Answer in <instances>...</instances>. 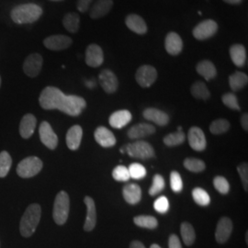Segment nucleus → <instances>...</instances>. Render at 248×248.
<instances>
[{"label":"nucleus","instance_id":"obj_1","mask_svg":"<svg viewBox=\"0 0 248 248\" xmlns=\"http://www.w3.org/2000/svg\"><path fill=\"white\" fill-rule=\"evenodd\" d=\"M40 105L45 109H59L70 116H78L87 106L86 100L75 95H64L55 87L45 88L39 98Z\"/></svg>","mask_w":248,"mask_h":248},{"label":"nucleus","instance_id":"obj_2","mask_svg":"<svg viewBox=\"0 0 248 248\" xmlns=\"http://www.w3.org/2000/svg\"><path fill=\"white\" fill-rule=\"evenodd\" d=\"M43 15V9L36 4L29 3L15 7L10 16L17 24H29L37 21Z\"/></svg>","mask_w":248,"mask_h":248},{"label":"nucleus","instance_id":"obj_3","mask_svg":"<svg viewBox=\"0 0 248 248\" xmlns=\"http://www.w3.org/2000/svg\"><path fill=\"white\" fill-rule=\"evenodd\" d=\"M41 215L42 209L39 204H31L27 208L19 224V232L22 236L30 237L34 233L41 220Z\"/></svg>","mask_w":248,"mask_h":248},{"label":"nucleus","instance_id":"obj_4","mask_svg":"<svg viewBox=\"0 0 248 248\" xmlns=\"http://www.w3.org/2000/svg\"><path fill=\"white\" fill-rule=\"evenodd\" d=\"M69 196L65 191H60L56 196L53 204V217L56 224L62 225L66 222L69 215Z\"/></svg>","mask_w":248,"mask_h":248},{"label":"nucleus","instance_id":"obj_5","mask_svg":"<svg viewBox=\"0 0 248 248\" xmlns=\"http://www.w3.org/2000/svg\"><path fill=\"white\" fill-rule=\"evenodd\" d=\"M124 151L133 158H138V159H149L155 157V154L153 146L148 142L143 141H137L127 144L123 149H121L122 153Z\"/></svg>","mask_w":248,"mask_h":248},{"label":"nucleus","instance_id":"obj_6","mask_svg":"<svg viewBox=\"0 0 248 248\" xmlns=\"http://www.w3.org/2000/svg\"><path fill=\"white\" fill-rule=\"evenodd\" d=\"M43 166V162L40 158L36 156H30L18 164L17 173L19 177L23 178L34 177L41 172Z\"/></svg>","mask_w":248,"mask_h":248},{"label":"nucleus","instance_id":"obj_7","mask_svg":"<svg viewBox=\"0 0 248 248\" xmlns=\"http://www.w3.org/2000/svg\"><path fill=\"white\" fill-rule=\"evenodd\" d=\"M135 78L142 88H150L157 78V71L154 66L144 64L138 68Z\"/></svg>","mask_w":248,"mask_h":248},{"label":"nucleus","instance_id":"obj_8","mask_svg":"<svg viewBox=\"0 0 248 248\" xmlns=\"http://www.w3.org/2000/svg\"><path fill=\"white\" fill-rule=\"evenodd\" d=\"M218 31V25L213 19H205L193 29V36L197 40H207L212 38Z\"/></svg>","mask_w":248,"mask_h":248},{"label":"nucleus","instance_id":"obj_9","mask_svg":"<svg viewBox=\"0 0 248 248\" xmlns=\"http://www.w3.org/2000/svg\"><path fill=\"white\" fill-rule=\"evenodd\" d=\"M43 62L44 59L41 54L32 53L29 55L23 63L24 73L30 78H35L42 70Z\"/></svg>","mask_w":248,"mask_h":248},{"label":"nucleus","instance_id":"obj_10","mask_svg":"<svg viewBox=\"0 0 248 248\" xmlns=\"http://www.w3.org/2000/svg\"><path fill=\"white\" fill-rule=\"evenodd\" d=\"M41 141L49 149L53 150L58 144V137L53 132L52 126L47 122H43L39 128Z\"/></svg>","mask_w":248,"mask_h":248},{"label":"nucleus","instance_id":"obj_11","mask_svg":"<svg viewBox=\"0 0 248 248\" xmlns=\"http://www.w3.org/2000/svg\"><path fill=\"white\" fill-rule=\"evenodd\" d=\"M73 44L71 38L65 35H52L44 41L45 47L51 51H62Z\"/></svg>","mask_w":248,"mask_h":248},{"label":"nucleus","instance_id":"obj_12","mask_svg":"<svg viewBox=\"0 0 248 248\" xmlns=\"http://www.w3.org/2000/svg\"><path fill=\"white\" fill-rule=\"evenodd\" d=\"M98 81L103 90L108 94H112L117 91L119 81L115 74L108 69H104L99 74Z\"/></svg>","mask_w":248,"mask_h":248},{"label":"nucleus","instance_id":"obj_13","mask_svg":"<svg viewBox=\"0 0 248 248\" xmlns=\"http://www.w3.org/2000/svg\"><path fill=\"white\" fill-rule=\"evenodd\" d=\"M187 139H188V143L190 147L193 150L199 151V152L205 150L207 142H206V137L203 131L201 128L199 127L190 128L187 134Z\"/></svg>","mask_w":248,"mask_h":248},{"label":"nucleus","instance_id":"obj_14","mask_svg":"<svg viewBox=\"0 0 248 248\" xmlns=\"http://www.w3.org/2000/svg\"><path fill=\"white\" fill-rule=\"evenodd\" d=\"M104 62V53L100 46L90 45L86 50V62L90 67H98Z\"/></svg>","mask_w":248,"mask_h":248},{"label":"nucleus","instance_id":"obj_15","mask_svg":"<svg viewBox=\"0 0 248 248\" xmlns=\"http://www.w3.org/2000/svg\"><path fill=\"white\" fill-rule=\"evenodd\" d=\"M232 231V222L229 218L222 217L217 224L215 232V239L219 244L226 243L231 236Z\"/></svg>","mask_w":248,"mask_h":248},{"label":"nucleus","instance_id":"obj_16","mask_svg":"<svg viewBox=\"0 0 248 248\" xmlns=\"http://www.w3.org/2000/svg\"><path fill=\"white\" fill-rule=\"evenodd\" d=\"M94 136H95L96 142L102 147L108 148L115 145V136L108 129H107L106 127L100 126L97 128L94 133Z\"/></svg>","mask_w":248,"mask_h":248},{"label":"nucleus","instance_id":"obj_17","mask_svg":"<svg viewBox=\"0 0 248 248\" xmlns=\"http://www.w3.org/2000/svg\"><path fill=\"white\" fill-rule=\"evenodd\" d=\"M85 204L87 206V217L86 222L84 224V230L86 232H91L95 228L97 223V211H96V205L92 198L86 197Z\"/></svg>","mask_w":248,"mask_h":248},{"label":"nucleus","instance_id":"obj_18","mask_svg":"<svg viewBox=\"0 0 248 248\" xmlns=\"http://www.w3.org/2000/svg\"><path fill=\"white\" fill-rule=\"evenodd\" d=\"M142 116L145 120L153 122L159 126H166L169 123V116L155 108H148L144 109Z\"/></svg>","mask_w":248,"mask_h":248},{"label":"nucleus","instance_id":"obj_19","mask_svg":"<svg viewBox=\"0 0 248 248\" xmlns=\"http://www.w3.org/2000/svg\"><path fill=\"white\" fill-rule=\"evenodd\" d=\"M125 24L132 31L137 34H145L147 32V25L142 17L137 14H130L125 18Z\"/></svg>","mask_w":248,"mask_h":248},{"label":"nucleus","instance_id":"obj_20","mask_svg":"<svg viewBox=\"0 0 248 248\" xmlns=\"http://www.w3.org/2000/svg\"><path fill=\"white\" fill-rule=\"evenodd\" d=\"M132 113L127 109L117 110L110 115L108 119V123L111 127L115 129H122L132 121Z\"/></svg>","mask_w":248,"mask_h":248},{"label":"nucleus","instance_id":"obj_21","mask_svg":"<svg viewBox=\"0 0 248 248\" xmlns=\"http://www.w3.org/2000/svg\"><path fill=\"white\" fill-rule=\"evenodd\" d=\"M165 46L167 52L171 55H177L182 52L183 41L176 32H169L166 37Z\"/></svg>","mask_w":248,"mask_h":248},{"label":"nucleus","instance_id":"obj_22","mask_svg":"<svg viewBox=\"0 0 248 248\" xmlns=\"http://www.w3.org/2000/svg\"><path fill=\"white\" fill-rule=\"evenodd\" d=\"M155 128L148 124H138L133 126L128 131V137L130 139H141L155 133Z\"/></svg>","mask_w":248,"mask_h":248},{"label":"nucleus","instance_id":"obj_23","mask_svg":"<svg viewBox=\"0 0 248 248\" xmlns=\"http://www.w3.org/2000/svg\"><path fill=\"white\" fill-rule=\"evenodd\" d=\"M83 136V130L79 125H74L66 133V144L70 150H78L79 148Z\"/></svg>","mask_w":248,"mask_h":248},{"label":"nucleus","instance_id":"obj_24","mask_svg":"<svg viewBox=\"0 0 248 248\" xmlns=\"http://www.w3.org/2000/svg\"><path fill=\"white\" fill-rule=\"evenodd\" d=\"M124 200L127 203L135 205L142 200V189L136 184H128L123 190Z\"/></svg>","mask_w":248,"mask_h":248},{"label":"nucleus","instance_id":"obj_25","mask_svg":"<svg viewBox=\"0 0 248 248\" xmlns=\"http://www.w3.org/2000/svg\"><path fill=\"white\" fill-rule=\"evenodd\" d=\"M113 7L112 0H98L90 9V17L99 18L106 16Z\"/></svg>","mask_w":248,"mask_h":248},{"label":"nucleus","instance_id":"obj_26","mask_svg":"<svg viewBox=\"0 0 248 248\" xmlns=\"http://www.w3.org/2000/svg\"><path fill=\"white\" fill-rule=\"evenodd\" d=\"M36 124L37 120L32 114H26L24 116L19 124V133L21 137H23L24 139L30 138L34 133Z\"/></svg>","mask_w":248,"mask_h":248},{"label":"nucleus","instance_id":"obj_27","mask_svg":"<svg viewBox=\"0 0 248 248\" xmlns=\"http://www.w3.org/2000/svg\"><path fill=\"white\" fill-rule=\"evenodd\" d=\"M231 59L237 67H243L247 62V50L244 45L236 44L230 48Z\"/></svg>","mask_w":248,"mask_h":248},{"label":"nucleus","instance_id":"obj_28","mask_svg":"<svg viewBox=\"0 0 248 248\" xmlns=\"http://www.w3.org/2000/svg\"><path fill=\"white\" fill-rule=\"evenodd\" d=\"M197 72L199 75H201L202 77H203L205 80L210 81V80L215 78V77L217 76V70L215 65L213 62L208 60H203L202 62H199L197 64Z\"/></svg>","mask_w":248,"mask_h":248},{"label":"nucleus","instance_id":"obj_29","mask_svg":"<svg viewBox=\"0 0 248 248\" xmlns=\"http://www.w3.org/2000/svg\"><path fill=\"white\" fill-rule=\"evenodd\" d=\"M248 83V75L243 72H234L229 78V85L232 91H239Z\"/></svg>","mask_w":248,"mask_h":248},{"label":"nucleus","instance_id":"obj_30","mask_svg":"<svg viewBox=\"0 0 248 248\" xmlns=\"http://www.w3.org/2000/svg\"><path fill=\"white\" fill-rule=\"evenodd\" d=\"M63 27L71 33H76L78 31L80 26V17L78 14L75 12L67 13L62 19Z\"/></svg>","mask_w":248,"mask_h":248},{"label":"nucleus","instance_id":"obj_31","mask_svg":"<svg viewBox=\"0 0 248 248\" xmlns=\"http://www.w3.org/2000/svg\"><path fill=\"white\" fill-rule=\"evenodd\" d=\"M180 232L184 244L189 247L194 244L196 239L195 230L189 222H182L180 227Z\"/></svg>","mask_w":248,"mask_h":248},{"label":"nucleus","instance_id":"obj_32","mask_svg":"<svg viewBox=\"0 0 248 248\" xmlns=\"http://www.w3.org/2000/svg\"><path fill=\"white\" fill-rule=\"evenodd\" d=\"M190 92L194 98L202 100H207L211 96L207 86L202 81L195 82L190 88Z\"/></svg>","mask_w":248,"mask_h":248},{"label":"nucleus","instance_id":"obj_33","mask_svg":"<svg viewBox=\"0 0 248 248\" xmlns=\"http://www.w3.org/2000/svg\"><path fill=\"white\" fill-rule=\"evenodd\" d=\"M133 222L139 227L150 229V230L155 229L158 226L157 220L153 216H146V215L136 216L133 218Z\"/></svg>","mask_w":248,"mask_h":248},{"label":"nucleus","instance_id":"obj_34","mask_svg":"<svg viewBox=\"0 0 248 248\" xmlns=\"http://www.w3.org/2000/svg\"><path fill=\"white\" fill-rule=\"evenodd\" d=\"M192 197L196 203L200 206H208L211 202V198L206 190L201 187H196L192 190Z\"/></svg>","mask_w":248,"mask_h":248},{"label":"nucleus","instance_id":"obj_35","mask_svg":"<svg viewBox=\"0 0 248 248\" xmlns=\"http://www.w3.org/2000/svg\"><path fill=\"white\" fill-rule=\"evenodd\" d=\"M12 165V159L9 153L3 151L0 153V177H5L9 172Z\"/></svg>","mask_w":248,"mask_h":248},{"label":"nucleus","instance_id":"obj_36","mask_svg":"<svg viewBox=\"0 0 248 248\" xmlns=\"http://www.w3.org/2000/svg\"><path fill=\"white\" fill-rule=\"evenodd\" d=\"M185 133L177 131L176 133H170L164 138V143L167 146H177L185 141Z\"/></svg>","mask_w":248,"mask_h":248},{"label":"nucleus","instance_id":"obj_37","mask_svg":"<svg viewBox=\"0 0 248 248\" xmlns=\"http://www.w3.org/2000/svg\"><path fill=\"white\" fill-rule=\"evenodd\" d=\"M230 129V123L225 119H218L214 121L210 126V131L213 134H222L228 132Z\"/></svg>","mask_w":248,"mask_h":248},{"label":"nucleus","instance_id":"obj_38","mask_svg":"<svg viewBox=\"0 0 248 248\" xmlns=\"http://www.w3.org/2000/svg\"><path fill=\"white\" fill-rule=\"evenodd\" d=\"M184 167L188 171L194 172V173H200L202 172L206 166L202 160L197 159V158H186L184 161Z\"/></svg>","mask_w":248,"mask_h":248},{"label":"nucleus","instance_id":"obj_39","mask_svg":"<svg viewBox=\"0 0 248 248\" xmlns=\"http://www.w3.org/2000/svg\"><path fill=\"white\" fill-rule=\"evenodd\" d=\"M213 185L214 187L218 190V192L223 195L227 194L230 191V184L225 177H221V176L214 177Z\"/></svg>","mask_w":248,"mask_h":248},{"label":"nucleus","instance_id":"obj_40","mask_svg":"<svg viewBox=\"0 0 248 248\" xmlns=\"http://www.w3.org/2000/svg\"><path fill=\"white\" fill-rule=\"evenodd\" d=\"M165 179L161 175H155L153 178V184L149 189V194L151 196L157 195L165 188Z\"/></svg>","mask_w":248,"mask_h":248},{"label":"nucleus","instance_id":"obj_41","mask_svg":"<svg viewBox=\"0 0 248 248\" xmlns=\"http://www.w3.org/2000/svg\"><path fill=\"white\" fill-rule=\"evenodd\" d=\"M129 174L130 177L133 179H142L146 176V169L142 166L141 164L138 163H133L129 167Z\"/></svg>","mask_w":248,"mask_h":248},{"label":"nucleus","instance_id":"obj_42","mask_svg":"<svg viewBox=\"0 0 248 248\" xmlns=\"http://www.w3.org/2000/svg\"><path fill=\"white\" fill-rule=\"evenodd\" d=\"M170 185L175 193H179L183 189V181L180 174L177 171H173L170 174Z\"/></svg>","mask_w":248,"mask_h":248},{"label":"nucleus","instance_id":"obj_43","mask_svg":"<svg viewBox=\"0 0 248 248\" xmlns=\"http://www.w3.org/2000/svg\"><path fill=\"white\" fill-rule=\"evenodd\" d=\"M112 177L117 181H122V182H126L131 178L130 174H129V170L124 166L116 167L112 171Z\"/></svg>","mask_w":248,"mask_h":248},{"label":"nucleus","instance_id":"obj_44","mask_svg":"<svg viewBox=\"0 0 248 248\" xmlns=\"http://www.w3.org/2000/svg\"><path fill=\"white\" fill-rule=\"evenodd\" d=\"M222 103L231 109L240 110L239 103L237 97L233 93H226L222 97Z\"/></svg>","mask_w":248,"mask_h":248},{"label":"nucleus","instance_id":"obj_45","mask_svg":"<svg viewBox=\"0 0 248 248\" xmlns=\"http://www.w3.org/2000/svg\"><path fill=\"white\" fill-rule=\"evenodd\" d=\"M154 208L157 213L161 214L168 213L169 210V202L168 198L165 196H162L158 199H156V201L154 203Z\"/></svg>","mask_w":248,"mask_h":248},{"label":"nucleus","instance_id":"obj_46","mask_svg":"<svg viewBox=\"0 0 248 248\" xmlns=\"http://www.w3.org/2000/svg\"><path fill=\"white\" fill-rule=\"evenodd\" d=\"M237 170L239 172L241 180L243 182V186L245 190L248 191V163H242L239 167L237 168Z\"/></svg>","mask_w":248,"mask_h":248},{"label":"nucleus","instance_id":"obj_47","mask_svg":"<svg viewBox=\"0 0 248 248\" xmlns=\"http://www.w3.org/2000/svg\"><path fill=\"white\" fill-rule=\"evenodd\" d=\"M92 0H78V9L81 13H85L89 10Z\"/></svg>","mask_w":248,"mask_h":248},{"label":"nucleus","instance_id":"obj_48","mask_svg":"<svg viewBox=\"0 0 248 248\" xmlns=\"http://www.w3.org/2000/svg\"><path fill=\"white\" fill-rule=\"evenodd\" d=\"M169 248H182L180 240L176 234H171L169 239Z\"/></svg>","mask_w":248,"mask_h":248},{"label":"nucleus","instance_id":"obj_49","mask_svg":"<svg viewBox=\"0 0 248 248\" xmlns=\"http://www.w3.org/2000/svg\"><path fill=\"white\" fill-rule=\"evenodd\" d=\"M241 124H242V127L245 131H248V113L244 114L242 116V119H241Z\"/></svg>","mask_w":248,"mask_h":248},{"label":"nucleus","instance_id":"obj_50","mask_svg":"<svg viewBox=\"0 0 248 248\" xmlns=\"http://www.w3.org/2000/svg\"><path fill=\"white\" fill-rule=\"evenodd\" d=\"M130 248H145L140 241H133L130 245Z\"/></svg>","mask_w":248,"mask_h":248},{"label":"nucleus","instance_id":"obj_51","mask_svg":"<svg viewBox=\"0 0 248 248\" xmlns=\"http://www.w3.org/2000/svg\"><path fill=\"white\" fill-rule=\"evenodd\" d=\"M223 1L231 5H239L243 2V0H223Z\"/></svg>","mask_w":248,"mask_h":248},{"label":"nucleus","instance_id":"obj_52","mask_svg":"<svg viewBox=\"0 0 248 248\" xmlns=\"http://www.w3.org/2000/svg\"><path fill=\"white\" fill-rule=\"evenodd\" d=\"M95 85H96V83H95V81H93V80L87 81V82H86V86H87L89 89H93V88L95 87Z\"/></svg>","mask_w":248,"mask_h":248},{"label":"nucleus","instance_id":"obj_53","mask_svg":"<svg viewBox=\"0 0 248 248\" xmlns=\"http://www.w3.org/2000/svg\"><path fill=\"white\" fill-rule=\"evenodd\" d=\"M150 248H160L159 246L158 245H156V244H154V245H152L151 246Z\"/></svg>","mask_w":248,"mask_h":248},{"label":"nucleus","instance_id":"obj_54","mask_svg":"<svg viewBox=\"0 0 248 248\" xmlns=\"http://www.w3.org/2000/svg\"><path fill=\"white\" fill-rule=\"evenodd\" d=\"M246 241H247V244H248V233L247 232V235H246Z\"/></svg>","mask_w":248,"mask_h":248},{"label":"nucleus","instance_id":"obj_55","mask_svg":"<svg viewBox=\"0 0 248 248\" xmlns=\"http://www.w3.org/2000/svg\"><path fill=\"white\" fill-rule=\"evenodd\" d=\"M52 1H62V0H52Z\"/></svg>","mask_w":248,"mask_h":248},{"label":"nucleus","instance_id":"obj_56","mask_svg":"<svg viewBox=\"0 0 248 248\" xmlns=\"http://www.w3.org/2000/svg\"><path fill=\"white\" fill-rule=\"evenodd\" d=\"M0 86H1V78H0Z\"/></svg>","mask_w":248,"mask_h":248}]
</instances>
